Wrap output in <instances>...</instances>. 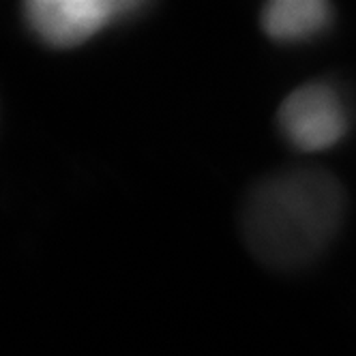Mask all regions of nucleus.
I'll use <instances>...</instances> for the list:
<instances>
[{"instance_id": "nucleus-3", "label": "nucleus", "mask_w": 356, "mask_h": 356, "mask_svg": "<svg viewBox=\"0 0 356 356\" xmlns=\"http://www.w3.org/2000/svg\"><path fill=\"white\" fill-rule=\"evenodd\" d=\"M350 122L346 97L326 80H314L294 88L277 112V127L284 140L300 152L335 148L350 134Z\"/></svg>"}, {"instance_id": "nucleus-2", "label": "nucleus", "mask_w": 356, "mask_h": 356, "mask_svg": "<svg viewBox=\"0 0 356 356\" xmlns=\"http://www.w3.org/2000/svg\"><path fill=\"white\" fill-rule=\"evenodd\" d=\"M142 9L136 0H31L22 15L24 26L45 47L75 49Z\"/></svg>"}, {"instance_id": "nucleus-1", "label": "nucleus", "mask_w": 356, "mask_h": 356, "mask_svg": "<svg viewBox=\"0 0 356 356\" xmlns=\"http://www.w3.org/2000/svg\"><path fill=\"white\" fill-rule=\"evenodd\" d=\"M348 217V193L322 168H288L256 181L238 211L249 256L275 273L312 266L337 241Z\"/></svg>"}, {"instance_id": "nucleus-4", "label": "nucleus", "mask_w": 356, "mask_h": 356, "mask_svg": "<svg viewBox=\"0 0 356 356\" xmlns=\"http://www.w3.org/2000/svg\"><path fill=\"white\" fill-rule=\"evenodd\" d=\"M335 11L324 0H275L262 9V33L279 45H302L326 35Z\"/></svg>"}]
</instances>
